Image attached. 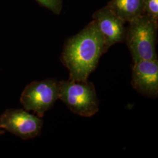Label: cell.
<instances>
[{
  "label": "cell",
  "instance_id": "6da1fadb",
  "mask_svg": "<svg viewBox=\"0 0 158 158\" xmlns=\"http://www.w3.org/2000/svg\"><path fill=\"white\" fill-rule=\"evenodd\" d=\"M107 51L94 20L79 34L68 40L61 60L69 72V80L86 81Z\"/></svg>",
  "mask_w": 158,
  "mask_h": 158
},
{
  "label": "cell",
  "instance_id": "7a4b0ae2",
  "mask_svg": "<svg viewBox=\"0 0 158 158\" xmlns=\"http://www.w3.org/2000/svg\"><path fill=\"white\" fill-rule=\"evenodd\" d=\"M158 22L142 15L130 23L125 39L134 62L158 59L156 41Z\"/></svg>",
  "mask_w": 158,
  "mask_h": 158
},
{
  "label": "cell",
  "instance_id": "3957f363",
  "mask_svg": "<svg viewBox=\"0 0 158 158\" xmlns=\"http://www.w3.org/2000/svg\"><path fill=\"white\" fill-rule=\"evenodd\" d=\"M59 99L80 116L90 117L99 110L94 85L87 80L59 81Z\"/></svg>",
  "mask_w": 158,
  "mask_h": 158
},
{
  "label": "cell",
  "instance_id": "277c9868",
  "mask_svg": "<svg viewBox=\"0 0 158 158\" xmlns=\"http://www.w3.org/2000/svg\"><path fill=\"white\" fill-rule=\"evenodd\" d=\"M59 99V81L46 79L32 81L27 85L20 97V102L27 111H32L40 118Z\"/></svg>",
  "mask_w": 158,
  "mask_h": 158
},
{
  "label": "cell",
  "instance_id": "5b68a950",
  "mask_svg": "<svg viewBox=\"0 0 158 158\" xmlns=\"http://www.w3.org/2000/svg\"><path fill=\"white\" fill-rule=\"evenodd\" d=\"M43 123L38 116L19 108L7 109L0 115V128L23 139H32L39 135Z\"/></svg>",
  "mask_w": 158,
  "mask_h": 158
},
{
  "label": "cell",
  "instance_id": "8992f818",
  "mask_svg": "<svg viewBox=\"0 0 158 158\" xmlns=\"http://www.w3.org/2000/svg\"><path fill=\"white\" fill-rule=\"evenodd\" d=\"M132 85L143 96L156 98L158 95V61L140 60L134 62Z\"/></svg>",
  "mask_w": 158,
  "mask_h": 158
},
{
  "label": "cell",
  "instance_id": "52a82bcc",
  "mask_svg": "<svg viewBox=\"0 0 158 158\" xmlns=\"http://www.w3.org/2000/svg\"><path fill=\"white\" fill-rule=\"evenodd\" d=\"M94 21L107 50L111 46L125 40L124 22L114 14L107 6L94 14Z\"/></svg>",
  "mask_w": 158,
  "mask_h": 158
},
{
  "label": "cell",
  "instance_id": "ba28073f",
  "mask_svg": "<svg viewBox=\"0 0 158 158\" xmlns=\"http://www.w3.org/2000/svg\"><path fill=\"white\" fill-rule=\"evenodd\" d=\"M107 7L124 23H131L144 14L143 0H111Z\"/></svg>",
  "mask_w": 158,
  "mask_h": 158
},
{
  "label": "cell",
  "instance_id": "9c48e42d",
  "mask_svg": "<svg viewBox=\"0 0 158 158\" xmlns=\"http://www.w3.org/2000/svg\"><path fill=\"white\" fill-rule=\"evenodd\" d=\"M143 6L144 15L158 22V0H143Z\"/></svg>",
  "mask_w": 158,
  "mask_h": 158
},
{
  "label": "cell",
  "instance_id": "30bf717a",
  "mask_svg": "<svg viewBox=\"0 0 158 158\" xmlns=\"http://www.w3.org/2000/svg\"><path fill=\"white\" fill-rule=\"evenodd\" d=\"M42 5L45 6L52 11L59 14L62 8L60 0H37Z\"/></svg>",
  "mask_w": 158,
  "mask_h": 158
},
{
  "label": "cell",
  "instance_id": "8fae6325",
  "mask_svg": "<svg viewBox=\"0 0 158 158\" xmlns=\"http://www.w3.org/2000/svg\"><path fill=\"white\" fill-rule=\"evenodd\" d=\"M5 134V131H3V130H1L0 128V135H2V134Z\"/></svg>",
  "mask_w": 158,
  "mask_h": 158
}]
</instances>
